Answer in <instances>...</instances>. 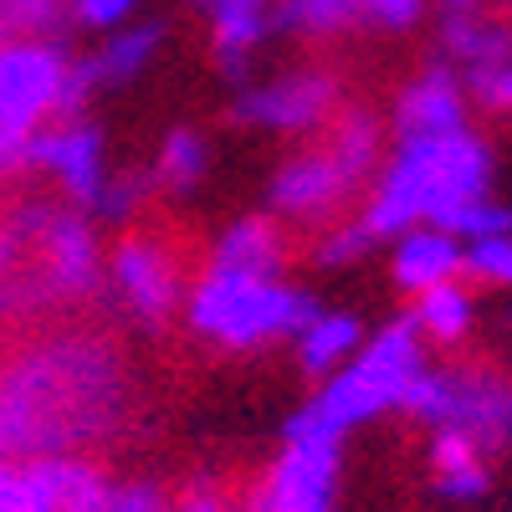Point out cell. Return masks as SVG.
Returning <instances> with one entry per match:
<instances>
[{
  "instance_id": "obj_21",
  "label": "cell",
  "mask_w": 512,
  "mask_h": 512,
  "mask_svg": "<svg viewBox=\"0 0 512 512\" xmlns=\"http://www.w3.org/2000/svg\"><path fill=\"white\" fill-rule=\"evenodd\" d=\"M323 134H328L323 144L344 159L364 185L379 175V164H384V128H379V118L369 108H338Z\"/></svg>"
},
{
  "instance_id": "obj_36",
  "label": "cell",
  "mask_w": 512,
  "mask_h": 512,
  "mask_svg": "<svg viewBox=\"0 0 512 512\" xmlns=\"http://www.w3.org/2000/svg\"><path fill=\"white\" fill-rule=\"evenodd\" d=\"M507 328H512V308H507Z\"/></svg>"
},
{
  "instance_id": "obj_12",
  "label": "cell",
  "mask_w": 512,
  "mask_h": 512,
  "mask_svg": "<svg viewBox=\"0 0 512 512\" xmlns=\"http://www.w3.org/2000/svg\"><path fill=\"white\" fill-rule=\"evenodd\" d=\"M338 492V446H297L287 441L267 477L251 487L246 512H333Z\"/></svg>"
},
{
  "instance_id": "obj_7",
  "label": "cell",
  "mask_w": 512,
  "mask_h": 512,
  "mask_svg": "<svg viewBox=\"0 0 512 512\" xmlns=\"http://www.w3.org/2000/svg\"><path fill=\"white\" fill-rule=\"evenodd\" d=\"M338 103V77L323 67H292L267 82H251L236 93L231 118L241 128H267V134H318L333 123Z\"/></svg>"
},
{
  "instance_id": "obj_1",
  "label": "cell",
  "mask_w": 512,
  "mask_h": 512,
  "mask_svg": "<svg viewBox=\"0 0 512 512\" xmlns=\"http://www.w3.org/2000/svg\"><path fill=\"white\" fill-rule=\"evenodd\" d=\"M128 410V364L98 333H52L0 364V466L77 456Z\"/></svg>"
},
{
  "instance_id": "obj_32",
  "label": "cell",
  "mask_w": 512,
  "mask_h": 512,
  "mask_svg": "<svg viewBox=\"0 0 512 512\" xmlns=\"http://www.w3.org/2000/svg\"><path fill=\"white\" fill-rule=\"evenodd\" d=\"M205 21H231V16H277L272 0H195Z\"/></svg>"
},
{
  "instance_id": "obj_3",
  "label": "cell",
  "mask_w": 512,
  "mask_h": 512,
  "mask_svg": "<svg viewBox=\"0 0 512 512\" xmlns=\"http://www.w3.org/2000/svg\"><path fill=\"white\" fill-rule=\"evenodd\" d=\"M425 369V338L415 333L410 318L384 323L364 349L323 379V390L297 405L287 420V441L297 446H338L354 425H369L384 410H400L410 379Z\"/></svg>"
},
{
  "instance_id": "obj_28",
  "label": "cell",
  "mask_w": 512,
  "mask_h": 512,
  "mask_svg": "<svg viewBox=\"0 0 512 512\" xmlns=\"http://www.w3.org/2000/svg\"><path fill=\"white\" fill-rule=\"evenodd\" d=\"M359 11V26H374V31H410L420 16H425V0H354Z\"/></svg>"
},
{
  "instance_id": "obj_17",
  "label": "cell",
  "mask_w": 512,
  "mask_h": 512,
  "mask_svg": "<svg viewBox=\"0 0 512 512\" xmlns=\"http://www.w3.org/2000/svg\"><path fill=\"white\" fill-rule=\"evenodd\" d=\"M461 241L441 226H410L405 236H395V256H390V277L405 292H431L441 282L461 277Z\"/></svg>"
},
{
  "instance_id": "obj_25",
  "label": "cell",
  "mask_w": 512,
  "mask_h": 512,
  "mask_svg": "<svg viewBox=\"0 0 512 512\" xmlns=\"http://www.w3.org/2000/svg\"><path fill=\"white\" fill-rule=\"evenodd\" d=\"M374 246H379V241L359 226V216H354V221H333V226L313 241V262H318V267H354V262H364Z\"/></svg>"
},
{
  "instance_id": "obj_16",
  "label": "cell",
  "mask_w": 512,
  "mask_h": 512,
  "mask_svg": "<svg viewBox=\"0 0 512 512\" xmlns=\"http://www.w3.org/2000/svg\"><path fill=\"white\" fill-rule=\"evenodd\" d=\"M26 477L47 512H103L113 477L88 456H41L26 461Z\"/></svg>"
},
{
  "instance_id": "obj_15",
  "label": "cell",
  "mask_w": 512,
  "mask_h": 512,
  "mask_svg": "<svg viewBox=\"0 0 512 512\" xmlns=\"http://www.w3.org/2000/svg\"><path fill=\"white\" fill-rule=\"evenodd\" d=\"M282 267H287V236H282L277 216H241L210 246V272L282 277Z\"/></svg>"
},
{
  "instance_id": "obj_8",
  "label": "cell",
  "mask_w": 512,
  "mask_h": 512,
  "mask_svg": "<svg viewBox=\"0 0 512 512\" xmlns=\"http://www.w3.org/2000/svg\"><path fill=\"white\" fill-rule=\"evenodd\" d=\"M436 41H441V62L461 77L472 103H482L487 113H512V26L507 21H492L487 11L446 16Z\"/></svg>"
},
{
  "instance_id": "obj_19",
  "label": "cell",
  "mask_w": 512,
  "mask_h": 512,
  "mask_svg": "<svg viewBox=\"0 0 512 512\" xmlns=\"http://www.w3.org/2000/svg\"><path fill=\"white\" fill-rule=\"evenodd\" d=\"M292 344H297V369L308 379H328L364 349V323L354 313H318Z\"/></svg>"
},
{
  "instance_id": "obj_30",
  "label": "cell",
  "mask_w": 512,
  "mask_h": 512,
  "mask_svg": "<svg viewBox=\"0 0 512 512\" xmlns=\"http://www.w3.org/2000/svg\"><path fill=\"white\" fill-rule=\"evenodd\" d=\"M103 512H164V492L154 482H113Z\"/></svg>"
},
{
  "instance_id": "obj_9",
  "label": "cell",
  "mask_w": 512,
  "mask_h": 512,
  "mask_svg": "<svg viewBox=\"0 0 512 512\" xmlns=\"http://www.w3.org/2000/svg\"><path fill=\"white\" fill-rule=\"evenodd\" d=\"M108 287L144 328H164L185 308V272L180 256L149 231H128L108 256Z\"/></svg>"
},
{
  "instance_id": "obj_34",
  "label": "cell",
  "mask_w": 512,
  "mask_h": 512,
  "mask_svg": "<svg viewBox=\"0 0 512 512\" xmlns=\"http://www.w3.org/2000/svg\"><path fill=\"white\" fill-rule=\"evenodd\" d=\"M441 6H446V16H472V11L487 6V0H441Z\"/></svg>"
},
{
  "instance_id": "obj_13",
  "label": "cell",
  "mask_w": 512,
  "mask_h": 512,
  "mask_svg": "<svg viewBox=\"0 0 512 512\" xmlns=\"http://www.w3.org/2000/svg\"><path fill=\"white\" fill-rule=\"evenodd\" d=\"M164 47V26L159 21H144V26H118L108 31V41L93 52L72 62V77H67V118H82L88 98L98 88H123V82H134Z\"/></svg>"
},
{
  "instance_id": "obj_2",
  "label": "cell",
  "mask_w": 512,
  "mask_h": 512,
  "mask_svg": "<svg viewBox=\"0 0 512 512\" xmlns=\"http://www.w3.org/2000/svg\"><path fill=\"white\" fill-rule=\"evenodd\" d=\"M487 195H492V149L472 128L436 139H400L364 195L359 226L374 241H395L410 226L446 231L466 205Z\"/></svg>"
},
{
  "instance_id": "obj_24",
  "label": "cell",
  "mask_w": 512,
  "mask_h": 512,
  "mask_svg": "<svg viewBox=\"0 0 512 512\" xmlns=\"http://www.w3.org/2000/svg\"><path fill=\"white\" fill-rule=\"evenodd\" d=\"M154 190H159V185H154V169H113L93 210H98L103 221H134L139 210L149 205Z\"/></svg>"
},
{
  "instance_id": "obj_4",
  "label": "cell",
  "mask_w": 512,
  "mask_h": 512,
  "mask_svg": "<svg viewBox=\"0 0 512 512\" xmlns=\"http://www.w3.org/2000/svg\"><path fill=\"white\" fill-rule=\"evenodd\" d=\"M323 308L308 292L282 277H236V272H200L185 292V323L216 349L251 354L277 338H297Z\"/></svg>"
},
{
  "instance_id": "obj_26",
  "label": "cell",
  "mask_w": 512,
  "mask_h": 512,
  "mask_svg": "<svg viewBox=\"0 0 512 512\" xmlns=\"http://www.w3.org/2000/svg\"><path fill=\"white\" fill-rule=\"evenodd\" d=\"M461 272H472L487 287L512 292V236H492V241H466L461 251Z\"/></svg>"
},
{
  "instance_id": "obj_23",
  "label": "cell",
  "mask_w": 512,
  "mask_h": 512,
  "mask_svg": "<svg viewBox=\"0 0 512 512\" xmlns=\"http://www.w3.org/2000/svg\"><path fill=\"white\" fill-rule=\"evenodd\" d=\"M277 26L297 36H338V31L359 26V11H354V0H282Z\"/></svg>"
},
{
  "instance_id": "obj_31",
  "label": "cell",
  "mask_w": 512,
  "mask_h": 512,
  "mask_svg": "<svg viewBox=\"0 0 512 512\" xmlns=\"http://www.w3.org/2000/svg\"><path fill=\"white\" fill-rule=\"evenodd\" d=\"M0 512H47L26 477V466H0Z\"/></svg>"
},
{
  "instance_id": "obj_18",
  "label": "cell",
  "mask_w": 512,
  "mask_h": 512,
  "mask_svg": "<svg viewBox=\"0 0 512 512\" xmlns=\"http://www.w3.org/2000/svg\"><path fill=\"white\" fill-rule=\"evenodd\" d=\"M492 456H482L461 431H431V482L446 502H477L492 487Z\"/></svg>"
},
{
  "instance_id": "obj_20",
  "label": "cell",
  "mask_w": 512,
  "mask_h": 512,
  "mask_svg": "<svg viewBox=\"0 0 512 512\" xmlns=\"http://www.w3.org/2000/svg\"><path fill=\"white\" fill-rule=\"evenodd\" d=\"M410 323H415L420 338H431V344H441V349H456L461 338L472 333V323H477V303H472V292H466L461 282H441V287L415 297Z\"/></svg>"
},
{
  "instance_id": "obj_5",
  "label": "cell",
  "mask_w": 512,
  "mask_h": 512,
  "mask_svg": "<svg viewBox=\"0 0 512 512\" xmlns=\"http://www.w3.org/2000/svg\"><path fill=\"white\" fill-rule=\"evenodd\" d=\"M400 410L431 431H461L482 456L512 451V374L497 364H425L410 379Z\"/></svg>"
},
{
  "instance_id": "obj_35",
  "label": "cell",
  "mask_w": 512,
  "mask_h": 512,
  "mask_svg": "<svg viewBox=\"0 0 512 512\" xmlns=\"http://www.w3.org/2000/svg\"><path fill=\"white\" fill-rule=\"evenodd\" d=\"M0 41H11V21H6V11H0Z\"/></svg>"
},
{
  "instance_id": "obj_14",
  "label": "cell",
  "mask_w": 512,
  "mask_h": 512,
  "mask_svg": "<svg viewBox=\"0 0 512 512\" xmlns=\"http://www.w3.org/2000/svg\"><path fill=\"white\" fill-rule=\"evenodd\" d=\"M466 128V88L461 77L436 62L405 82L395 98V139H436V134H461Z\"/></svg>"
},
{
  "instance_id": "obj_11",
  "label": "cell",
  "mask_w": 512,
  "mask_h": 512,
  "mask_svg": "<svg viewBox=\"0 0 512 512\" xmlns=\"http://www.w3.org/2000/svg\"><path fill=\"white\" fill-rule=\"evenodd\" d=\"M21 169H31V175H47L67 205L77 210H93L103 185H108V149H103V134L88 123V118H57L47 123L41 134L31 139Z\"/></svg>"
},
{
  "instance_id": "obj_10",
  "label": "cell",
  "mask_w": 512,
  "mask_h": 512,
  "mask_svg": "<svg viewBox=\"0 0 512 512\" xmlns=\"http://www.w3.org/2000/svg\"><path fill=\"white\" fill-rule=\"evenodd\" d=\"M364 190V180L338 159L328 144L313 149H297L277 164V175L267 185V216L277 221H303V226H333V216L344 210L354 195Z\"/></svg>"
},
{
  "instance_id": "obj_22",
  "label": "cell",
  "mask_w": 512,
  "mask_h": 512,
  "mask_svg": "<svg viewBox=\"0 0 512 512\" xmlns=\"http://www.w3.org/2000/svg\"><path fill=\"white\" fill-rule=\"evenodd\" d=\"M154 185L159 190H169V195H185V190H195L200 180H205V169H210V144H205V134L200 128H190V123H175L164 134V144H159V154H154Z\"/></svg>"
},
{
  "instance_id": "obj_33",
  "label": "cell",
  "mask_w": 512,
  "mask_h": 512,
  "mask_svg": "<svg viewBox=\"0 0 512 512\" xmlns=\"http://www.w3.org/2000/svg\"><path fill=\"white\" fill-rule=\"evenodd\" d=\"M164 512H231L216 492H195V497H185L180 507H164Z\"/></svg>"
},
{
  "instance_id": "obj_6",
  "label": "cell",
  "mask_w": 512,
  "mask_h": 512,
  "mask_svg": "<svg viewBox=\"0 0 512 512\" xmlns=\"http://www.w3.org/2000/svg\"><path fill=\"white\" fill-rule=\"evenodd\" d=\"M72 57L57 36L0 41V169H21L31 139L67 118Z\"/></svg>"
},
{
  "instance_id": "obj_27",
  "label": "cell",
  "mask_w": 512,
  "mask_h": 512,
  "mask_svg": "<svg viewBox=\"0 0 512 512\" xmlns=\"http://www.w3.org/2000/svg\"><path fill=\"white\" fill-rule=\"evenodd\" d=\"M446 231H451V236H456L461 246H466V241H492V236H512V210H507V205H497V200L487 195V200H477V205H466V210H461V216H456V221H451Z\"/></svg>"
},
{
  "instance_id": "obj_29",
  "label": "cell",
  "mask_w": 512,
  "mask_h": 512,
  "mask_svg": "<svg viewBox=\"0 0 512 512\" xmlns=\"http://www.w3.org/2000/svg\"><path fill=\"white\" fill-rule=\"evenodd\" d=\"M134 6L139 0H67V16L88 31H118V26H128Z\"/></svg>"
},
{
  "instance_id": "obj_37",
  "label": "cell",
  "mask_w": 512,
  "mask_h": 512,
  "mask_svg": "<svg viewBox=\"0 0 512 512\" xmlns=\"http://www.w3.org/2000/svg\"><path fill=\"white\" fill-rule=\"evenodd\" d=\"M507 6H512V0H507Z\"/></svg>"
}]
</instances>
